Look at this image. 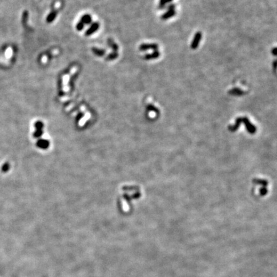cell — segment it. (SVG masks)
<instances>
[{"label":"cell","instance_id":"cell-1","mask_svg":"<svg viewBox=\"0 0 277 277\" xmlns=\"http://www.w3.org/2000/svg\"><path fill=\"white\" fill-rule=\"evenodd\" d=\"M138 49L141 51H145L149 50V49H152L153 51H155L157 50L158 45L155 43H144L140 44Z\"/></svg>","mask_w":277,"mask_h":277},{"label":"cell","instance_id":"cell-2","mask_svg":"<svg viewBox=\"0 0 277 277\" xmlns=\"http://www.w3.org/2000/svg\"><path fill=\"white\" fill-rule=\"evenodd\" d=\"M99 28H100V23L98 22L93 23L91 25L89 28L85 31V35L89 37L91 35H93V33H95L96 31L99 29Z\"/></svg>","mask_w":277,"mask_h":277},{"label":"cell","instance_id":"cell-3","mask_svg":"<svg viewBox=\"0 0 277 277\" xmlns=\"http://www.w3.org/2000/svg\"><path fill=\"white\" fill-rule=\"evenodd\" d=\"M174 14H175V11L174 10V6L172 5L171 6L169 7L168 11L166 12L165 14H162V15L161 16V19L163 20H166L169 19V18L171 17L172 16H173Z\"/></svg>","mask_w":277,"mask_h":277},{"label":"cell","instance_id":"cell-4","mask_svg":"<svg viewBox=\"0 0 277 277\" xmlns=\"http://www.w3.org/2000/svg\"><path fill=\"white\" fill-rule=\"evenodd\" d=\"M160 52L158 50L153 51L152 53H148L144 55V59L146 61H150V60H153V59H157L160 56Z\"/></svg>","mask_w":277,"mask_h":277},{"label":"cell","instance_id":"cell-5","mask_svg":"<svg viewBox=\"0 0 277 277\" xmlns=\"http://www.w3.org/2000/svg\"><path fill=\"white\" fill-rule=\"evenodd\" d=\"M80 21L85 25H89L92 24L93 20L90 14H84L81 17Z\"/></svg>","mask_w":277,"mask_h":277},{"label":"cell","instance_id":"cell-6","mask_svg":"<svg viewBox=\"0 0 277 277\" xmlns=\"http://www.w3.org/2000/svg\"><path fill=\"white\" fill-rule=\"evenodd\" d=\"M92 51L96 56L99 57H103L105 55V53H106V51H105V49L96 48V47H93V48H92Z\"/></svg>","mask_w":277,"mask_h":277},{"label":"cell","instance_id":"cell-7","mask_svg":"<svg viewBox=\"0 0 277 277\" xmlns=\"http://www.w3.org/2000/svg\"><path fill=\"white\" fill-rule=\"evenodd\" d=\"M57 16V10H53V11L51 12L48 15V16L46 17V21L48 23H51L55 19V18Z\"/></svg>","mask_w":277,"mask_h":277},{"label":"cell","instance_id":"cell-8","mask_svg":"<svg viewBox=\"0 0 277 277\" xmlns=\"http://www.w3.org/2000/svg\"><path fill=\"white\" fill-rule=\"evenodd\" d=\"M107 44H108L109 46L112 48L113 51L117 52V51H118L119 46H117L116 43H115L114 41H112V39H108V40H107Z\"/></svg>","mask_w":277,"mask_h":277},{"label":"cell","instance_id":"cell-9","mask_svg":"<svg viewBox=\"0 0 277 277\" xmlns=\"http://www.w3.org/2000/svg\"><path fill=\"white\" fill-rule=\"evenodd\" d=\"M118 56H119V54H118V53H117V52L113 51L112 53H110L109 55H107L105 60H106V61H113V60L116 59L117 57H118Z\"/></svg>","mask_w":277,"mask_h":277},{"label":"cell","instance_id":"cell-10","mask_svg":"<svg viewBox=\"0 0 277 277\" xmlns=\"http://www.w3.org/2000/svg\"><path fill=\"white\" fill-rule=\"evenodd\" d=\"M84 27H85V25L80 21L79 22L77 23V25H76V29H77L78 31H79V32H80V31H82L83 28H84Z\"/></svg>","mask_w":277,"mask_h":277},{"label":"cell","instance_id":"cell-11","mask_svg":"<svg viewBox=\"0 0 277 277\" xmlns=\"http://www.w3.org/2000/svg\"><path fill=\"white\" fill-rule=\"evenodd\" d=\"M172 0H160V3H159V7H160V9H162V8L165 7L166 3H168L170 2Z\"/></svg>","mask_w":277,"mask_h":277}]
</instances>
